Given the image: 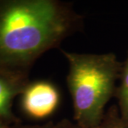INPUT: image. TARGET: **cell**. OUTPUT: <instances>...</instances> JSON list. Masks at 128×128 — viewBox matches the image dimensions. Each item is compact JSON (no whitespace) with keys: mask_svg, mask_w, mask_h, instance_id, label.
<instances>
[{"mask_svg":"<svg viewBox=\"0 0 128 128\" xmlns=\"http://www.w3.org/2000/svg\"><path fill=\"white\" fill-rule=\"evenodd\" d=\"M81 23V16L69 3L0 0V71L28 77L34 62Z\"/></svg>","mask_w":128,"mask_h":128,"instance_id":"6da1fadb","label":"cell"},{"mask_svg":"<svg viewBox=\"0 0 128 128\" xmlns=\"http://www.w3.org/2000/svg\"><path fill=\"white\" fill-rule=\"evenodd\" d=\"M61 52L69 66L67 85L74 122L82 128H94L102 120L105 105L115 96L122 63L112 53Z\"/></svg>","mask_w":128,"mask_h":128,"instance_id":"7a4b0ae2","label":"cell"},{"mask_svg":"<svg viewBox=\"0 0 128 128\" xmlns=\"http://www.w3.org/2000/svg\"><path fill=\"white\" fill-rule=\"evenodd\" d=\"M21 96V106L24 114L36 120L50 118L60 102L58 88L48 80L29 82Z\"/></svg>","mask_w":128,"mask_h":128,"instance_id":"3957f363","label":"cell"},{"mask_svg":"<svg viewBox=\"0 0 128 128\" xmlns=\"http://www.w3.org/2000/svg\"><path fill=\"white\" fill-rule=\"evenodd\" d=\"M29 82L28 77L0 71V118L12 124L20 123L12 112L14 98Z\"/></svg>","mask_w":128,"mask_h":128,"instance_id":"277c9868","label":"cell"},{"mask_svg":"<svg viewBox=\"0 0 128 128\" xmlns=\"http://www.w3.org/2000/svg\"><path fill=\"white\" fill-rule=\"evenodd\" d=\"M56 124L58 128H82L66 119L60 120ZM92 128H128V123L121 118L118 106L112 105L105 112L100 123Z\"/></svg>","mask_w":128,"mask_h":128,"instance_id":"5b68a950","label":"cell"},{"mask_svg":"<svg viewBox=\"0 0 128 128\" xmlns=\"http://www.w3.org/2000/svg\"><path fill=\"white\" fill-rule=\"evenodd\" d=\"M119 80L114 97L118 99V108L121 118L128 123V54L122 63Z\"/></svg>","mask_w":128,"mask_h":128,"instance_id":"8992f818","label":"cell"},{"mask_svg":"<svg viewBox=\"0 0 128 128\" xmlns=\"http://www.w3.org/2000/svg\"><path fill=\"white\" fill-rule=\"evenodd\" d=\"M14 128H58L56 123H54L53 122H48L47 123L43 124H22L21 122L16 124H14Z\"/></svg>","mask_w":128,"mask_h":128,"instance_id":"52a82bcc","label":"cell"},{"mask_svg":"<svg viewBox=\"0 0 128 128\" xmlns=\"http://www.w3.org/2000/svg\"><path fill=\"white\" fill-rule=\"evenodd\" d=\"M14 125L0 118V128H14Z\"/></svg>","mask_w":128,"mask_h":128,"instance_id":"ba28073f","label":"cell"}]
</instances>
